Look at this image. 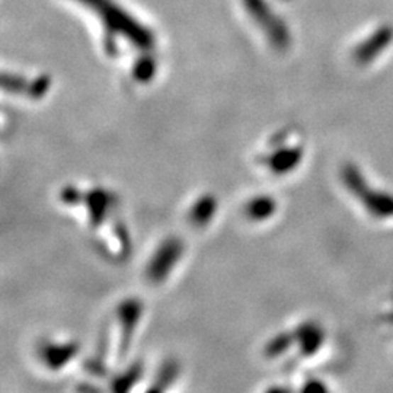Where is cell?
I'll return each mask as SVG.
<instances>
[{"mask_svg": "<svg viewBox=\"0 0 393 393\" xmlns=\"http://www.w3.org/2000/svg\"><path fill=\"white\" fill-rule=\"evenodd\" d=\"M182 249V243L177 238L167 239L160 245L148 267V275L153 283L163 282L166 275L174 268V264H177L181 258Z\"/></svg>", "mask_w": 393, "mask_h": 393, "instance_id": "obj_1", "label": "cell"}, {"mask_svg": "<svg viewBox=\"0 0 393 393\" xmlns=\"http://www.w3.org/2000/svg\"><path fill=\"white\" fill-rule=\"evenodd\" d=\"M216 211V200L213 196H204L200 201H196L191 211V220L196 226H204L207 224Z\"/></svg>", "mask_w": 393, "mask_h": 393, "instance_id": "obj_2", "label": "cell"}, {"mask_svg": "<svg viewBox=\"0 0 393 393\" xmlns=\"http://www.w3.org/2000/svg\"><path fill=\"white\" fill-rule=\"evenodd\" d=\"M274 210L275 204L270 196H260V199H254L248 204L246 213L252 220H265L274 213Z\"/></svg>", "mask_w": 393, "mask_h": 393, "instance_id": "obj_3", "label": "cell"}, {"mask_svg": "<svg viewBox=\"0 0 393 393\" xmlns=\"http://www.w3.org/2000/svg\"><path fill=\"white\" fill-rule=\"evenodd\" d=\"M300 157V153L299 152H277L271 160H270V166L271 170L275 171V174H283L284 171L290 170V167H293L296 163H297V159Z\"/></svg>", "mask_w": 393, "mask_h": 393, "instance_id": "obj_4", "label": "cell"}, {"mask_svg": "<svg viewBox=\"0 0 393 393\" xmlns=\"http://www.w3.org/2000/svg\"><path fill=\"white\" fill-rule=\"evenodd\" d=\"M74 353V348L72 345H66V347H62V348H50V350H45V354L44 357L48 358V361L51 364H54V366H62L63 362H66Z\"/></svg>", "mask_w": 393, "mask_h": 393, "instance_id": "obj_5", "label": "cell"}]
</instances>
